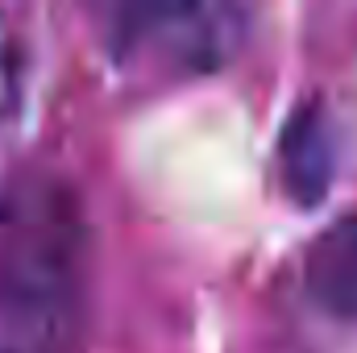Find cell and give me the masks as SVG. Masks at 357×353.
<instances>
[{"label": "cell", "mask_w": 357, "mask_h": 353, "mask_svg": "<svg viewBox=\"0 0 357 353\" xmlns=\"http://www.w3.org/2000/svg\"><path fill=\"white\" fill-rule=\"evenodd\" d=\"M278 183L299 208L324 204L333 179H337V125L324 100H303L278 129Z\"/></svg>", "instance_id": "cell-3"}, {"label": "cell", "mask_w": 357, "mask_h": 353, "mask_svg": "<svg viewBox=\"0 0 357 353\" xmlns=\"http://www.w3.org/2000/svg\"><path fill=\"white\" fill-rule=\"evenodd\" d=\"M91 229L54 171L0 179V353H84Z\"/></svg>", "instance_id": "cell-1"}, {"label": "cell", "mask_w": 357, "mask_h": 353, "mask_svg": "<svg viewBox=\"0 0 357 353\" xmlns=\"http://www.w3.org/2000/svg\"><path fill=\"white\" fill-rule=\"evenodd\" d=\"M303 291L316 312L357 324V212L333 220L303 254Z\"/></svg>", "instance_id": "cell-4"}, {"label": "cell", "mask_w": 357, "mask_h": 353, "mask_svg": "<svg viewBox=\"0 0 357 353\" xmlns=\"http://www.w3.org/2000/svg\"><path fill=\"white\" fill-rule=\"evenodd\" d=\"M250 13L237 4H116L104 13V42L125 71L208 75L245 42Z\"/></svg>", "instance_id": "cell-2"}]
</instances>
